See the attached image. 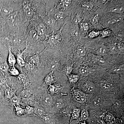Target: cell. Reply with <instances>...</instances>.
Masks as SVG:
<instances>
[{"mask_svg": "<svg viewBox=\"0 0 124 124\" xmlns=\"http://www.w3.org/2000/svg\"><path fill=\"white\" fill-rule=\"evenodd\" d=\"M24 8L26 14L27 16L31 17L33 16V11L26 3L24 4Z\"/></svg>", "mask_w": 124, "mask_h": 124, "instance_id": "cell-5", "label": "cell"}, {"mask_svg": "<svg viewBox=\"0 0 124 124\" xmlns=\"http://www.w3.org/2000/svg\"><path fill=\"white\" fill-rule=\"evenodd\" d=\"M59 89L58 88L56 87H55L53 85H50L48 89L49 91L51 93H55L59 91Z\"/></svg>", "mask_w": 124, "mask_h": 124, "instance_id": "cell-24", "label": "cell"}, {"mask_svg": "<svg viewBox=\"0 0 124 124\" xmlns=\"http://www.w3.org/2000/svg\"><path fill=\"white\" fill-rule=\"evenodd\" d=\"M121 103L120 101H117L114 104V107L115 109H117L120 106Z\"/></svg>", "mask_w": 124, "mask_h": 124, "instance_id": "cell-42", "label": "cell"}, {"mask_svg": "<svg viewBox=\"0 0 124 124\" xmlns=\"http://www.w3.org/2000/svg\"><path fill=\"white\" fill-rule=\"evenodd\" d=\"M32 90H25L23 92V96L25 98H27L31 96L32 94Z\"/></svg>", "mask_w": 124, "mask_h": 124, "instance_id": "cell-25", "label": "cell"}, {"mask_svg": "<svg viewBox=\"0 0 124 124\" xmlns=\"http://www.w3.org/2000/svg\"><path fill=\"white\" fill-rule=\"evenodd\" d=\"M46 32V28L43 24L39 25L37 27V33L38 35L41 36L44 35Z\"/></svg>", "mask_w": 124, "mask_h": 124, "instance_id": "cell-10", "label": "cell"}, {"mask_svg": "<svg viewBox=\"0 0 124 124\" xmlns=\"http://www.w3.org/2000/svg\"><path fill=\"white\" fill-rule=\"evenodd\" d=\"M16 61H17L18 64L21 67H24L25 65L24 60L21 56H18Z\"/></svg>", "mask_w": 124, "mask_h": 124, "instance_id": "cell-19", "label": "cell"}, {"mask_svg": "<svg viewBox=\"0 0 124 124\" xmlns=\"http://www.w3.org/2000/svg\"><path fill=\"white\" fill-rule=\"evenodd\" d=\"M111 32L109 29H106L104 30L102 32V37H105L108 36L110 35Z\"/></svg>", "mask_w": 124, "mask_h": 124, "instance_id": "cell-32", "label": "cell"}, {"mask_svg": "<svg viewBox=\"0 0 124 124\" xmlns=\"http://www.w3.org/2000/svg\"><path fill=\"white\" fill-rule=\"evenodd\" d=\"M43 102L45 104L47 105H50L52 104L53 102L52 97L50 94L45 93L43 95L42 97Z\"/></svg>", "mask_w": 124, "mask_h": 124, "instance_id": "cell-4", "label": "cell"}, {"mask_svg": "<svg viewBox=\"0 0 124 124\" xmlns=\"http://www.w3.org/2000/svg\"><path fill=\"white\" fill-rule=\"evenodd\" d=\"M81 19L80 17L78 15H76V16L73 19V23L75 24H78L81 22Z\"/></svg>", "mask_w": 124, "mask_h": 124, "instance_id": "cell-33", "label": "cell"}, {"mask_svg": "<svg viewBox=\"0 0 124 124\" xmlns=\"http://www.w3.org/2000/svg\"><path fill=\"white\" fill-rule=\"evenodd\" d=\"M124 66H118L114 67L113 71L116 72H121L124 70Z\"/></svg>", "mask_w": 124, "mask_h": 124, "instance_id": "cell-28", "label": "cell"}, {"mask_svg": "<svg viewBox=\"0 0 124 124\" xmlns=\"http://www.w3.org/2000/svg\"><path fill=\"white\" fill-rule=\"evenodd\" d=\"M70 16L67 13L64 12H59L56 13L55 15V18L56 20L60 21H62L64 20L66 17Z\"/></svg>", "mask_w": 124, "mask_h": 124, "instance_id": "cell-8", "label": "cell"}, {"mask_svg": "<svg viewBox=\"0 0 124 124\" xmlns=\"http://www.w3.org/2000/svg\"><path fill=\"white\" fill-rule=\"evenodd\" d=\"M58 66V64L56 62H53L50 65V68L52 70H54L56 69Z\"/></svg>", "mask_w": 124, "mask_h": 124, "instance_id": "cell-34", "label": "cell"}, {"mask_svg": "<svg viewBox=\"0 0 124 124\" xmlns=\"http://www.w3.org/2000/svg\"><path fill=\"white\" fill-rule=\"evenodd\" d=\"M98 20V15H96L94 16V17L93 18V19L92 20V22L93 23H96L97 22Z\"/></svg>", "mask_w": 124, "mask_h": 124, "instance_id": "cell-44", "label": "cell"}, {"mask_svg": "<svg viewBox=\"0 0 124 124\" xmlns=\"http://www.w3.org/2000/svg\"><path fill=\"white\" fill-rule=\"evenodd\" d=\"M74 99L76 101L80 103H83L85 102L86 100V98L85 96L80 95L78 93H76L74 95Z\"/></svg>", "mask_w": 124, "mask_h": 124, "instance_id": "cell-7", "label": "cell"}, {"mask_svg": "<svg viewBox=\"0 0 124 124\" xmlns=\"http://www.w3.org/2000/svg\"><path fill=\"white\" fill-rule=\"evenodd\" d=\"M27 66L29 70H32L35 68V64L32 61L29 60L27 62Z\"/></svg>", "mask_w": 124, "mask_h": 124, "instance_id": "cell-21", "label": "cell"}, {"mask_svg": "<svg viewBox=\"0 0 124 124\" xmlns=\"http://www.w3.org/2000/svg\"><path fill=\"white\" fill-rule=\"evenodd\" d=\"M72 70V66H67L65 68V72L67 75H69Z\"/></svg>", "mask_w": 124, "mask_h": 124, "instance_id": "cell-29", "label": "cell"}, {"mask_svg": "<svg viewBox=\"0 0 124 124\" xmlns=\"http://www.w3.org/2000/svg\"><path fill=\"white\" fill-rule=\"evenodd\" d=\"M5 94L6 96L8 98H12L13 96V93L9 89H7L5 91Z\"/></svg>", "mask_w": 124, "mask_h": 124, "instance_id": "cell-35", "label": "cell"}, {"mask_svg": "<svg viewBox=\"0 0 124 124\" xmlns=\"http://www.w3.org/2000/svg\"><path fill=\"white\" fill-rule=\"evenodd\" d=\"M80 74L84 76H87L89 74L88 70L85 67H81L79 69Z\"/></svg>", "mask_w": 124, "mask_h": 124, "instance_id": "cell-13", "label": "cell"}, {"mask_svg": "<svg viewBox=\"0 0 124 124\" xmlns=\"http://www.w3.org/2000/svg\"><path fill=\"white\" fill-rule=\"evenodd\" d=\"M30 37L33 38V39L37 40L38 38V36L37 32L35 30H32L30 32Z\"/></svg>", "mask_w": 124, "mask_h": 124, "instance_id": "cell-22", "label": "cell"}, {"mask_svg": "<svg viewBox=\"0 0 124 124\" xmlns=\"http://www.w3.org/2000/svg\"><path fill=\"white\" fill-rule=\"evenodd\" d=\"M1 13L5 15H8L10 14L13 11V8L11 7H4L1 9Z\"/></svg>", "mask_w": 124, "mask_h": 124, "instance_id": "cell-9", "label": "cell"}, {"mask_svg": "<svg viewBox=\"0 0 124 124\" xmlns=\"http://www.w3.org/2000/svg\"><path fill=\"white\" fill-rule=\"evenodd\" d=\"M85 124V123H82V124Z\"/></svg>", "mask_w": 124, "mask_h": 124, "instance_id": "cell-47", "label": "cell"}, {"mask_svg": "<svg viewBox=\"0 0 124 124\" xmlns=\"http://www.w3.org/2000/svg\"><path fill=\"white\" fill-rule=\"evenodd\" d=\"M8 65L6 62H3L0 64V70L3 72H6L9 70Z\"/></svg>", "mask_w": 124, "mask_h": 124, "instance_id": "cell-18", "label": "cell"}, {"mask_svg": "<svg viewBox=\"0 0 124 124\" xmlns=\"http://www.w3.org/2000/svg\"><path fill=\"white\" fill-rule=\"evenodd\" d=\"M79 79V77L75 74H71L69 75V80L72 83H75L77 82Z\"/></svg>", "mask_w": 124, "mask_h": 124, "instance_id": "cell-15", "label": "cell"}, {"mask_svg": "<svg viewBox=\"0 0 124 124\" xmlns=\"http://www.w3.org/2000/svg\"><path fill=\"white\" fill-rule=\"evenodd\" d=\"M77 52L78 55L81 56H84L86 54L85 50L84 47L79 46L77 49Z\"/></svg>", "mask_w": 124, "mask_h": 124, "instance_id": "cell-11", "label": "cell"}, {"mask_svg": "<svg viewBox=\"0 0 124 124\" xmlns=\"http://www.w3.org/2000/svg\"><path fill=\"white\" fill-rule=\"evenodd\" d=\"M124 9L122 7H117L114 8L111 10V12H112L116 13H121L124 12Z\"/></svg>", "mask_w": 124, "mask_h": 124, "instance_id": "cell-27", "label": "cell"}, {"mask_svg": "<svg viewBox=\"0 0 124 124\" xmlns=\"http://www.w3.org/2000/svg\"><path fill=\"white\" fill-rule=\"evenodd\" d=\"M108 49L104 45L100 46L97 50V53L98 56H104L107 54Z\"/></svg>", "mask_w": 124, "mask_h": 124, "instance_id": "cell-3", "label": "cell"}, {"mask_svg": "<svg viewBox=\"0 0 124 124\" xmlns=\"http://www.w3.org/2000/svg\"><path fill=\"white\" fill-rule=\"evenodd\" d=\"M8 64L10 67H14L16 62V59L15 56L10 49L9 50V54L8 58Z\"/></svg>", "mask_w": 124, "mask_h": 124, "instance_id": "cell-2", "label": "cell"}, {"mask_svg": "<svg viewBox=\"0 0 124 124\" xmlns=\"http://www.w3.org/2000/svg\"><path fill=\"white\" fill-rule=\"evenodd\" d=\"M112 119V117L111 116H110V115H108V117H107V120L109 121L111 120Z\"/></svg>", "mask_w": 124, "mask_h": 124, "instance_id": "cell-45", "label": "cell"}, {"mask_svg": "<svg viewBox=\"0 0 124 124\" xmlns=\"http://www.w3.org/2000/svg\"><path fill=\"white\" fill-rule=\"evenodd\" d=\"M35 111L36 112L40 114H42L44 113V110L41 107L36 108L35 109Z\"/></svg>", "mask_w": 124, "mask_h": 124, "instance_id": "cell-38", "label": "cell"}, {"mask_svg": "<svg viewBox=\"0 0 124 124\" xmlns=\"http://www.w3.org/2000/svg\"><path fill=\"white\" fill-rule=\"evenodd\" d=\"M121 19V18L120 17H114L113 18H112L110 19L108 23L110 24H114L117 22H119Z\"/></svg>", "mask_w": 124, "mask_h": 124, "instance_id": "cell-26", "label": "cell"}, {"mask_svg": "<svg viewBox=\"0 0 124 124\" xmlns=\"http://www.w3.org/2000/svg\"><path fill=\"white\" fill-rule=\"evenodd\" d=\"M95 59L96 61L100 64H104L105 62L104 58L100 56H98V55L96 56L95 57Z\"/></svg>", "mask_w": 124, "mask_h": 124, "instance_id": "cell-20", "label": "cell"}, {"mask_svg": "<svg viewBox=\"0 0 124 124\" xmlns=\"http://www.w3.org/2000/svg\"><path fill=\"white\" fill-rule=\"evenodd\" d=\"M88 112L85 110H84L82 111L81 113V117L82 119L84 120H86L88 118Z\"/></svg>", "mask_w": 124, "mask_h": 124, "instance_id": "cell-31", "label": "cell"}, {"mask_svg": "<svg viewBox=\"0 0 124 124\" xmlns=\"http://www.w3.org/2000/svg\"><path fill=\"white\" fill-rule=\"evenodd\" d=\"M81 28L85 31H87L89 29L88 25L87 23H82Z\"/></svg>", "mask_w": 124, "mask_h": 124, "instance_id": "cell-39", "label": "cell"}, {"mask_svg": "<svg viewBox=\"0 0 124 124\" xmlns=\"http://www.w3.org/2000/svg\"><path fill=\"white\" fill-rule=\"evenodd\" d=\"M1 57L0 55V64L1 63Z\"/></svg>", "mask_w": 124, "mask_h": 124, "instance_id": "cell-46", "label": "cell"}, {"mask_svg": "<svg viewBox=\"0 0 124 124\" xmlns=\"http://www.w3.org/2000/svg\"><path fill=\"white\" fill-rule=\"evenodd\" d=\"M64 105V102L62 100L59 99L58 100L55 104V106L57 108H61L63 107Z\"/></svg>", "mask_w": 124, "mask_h": 124, "instance_id": "cell-23", "label": "cell"}, {"mask_svg": "<svg viewBox=\"0 0 124 124\" xmlns=\"http://www.w3.org/2000/svg\"><path fill=\"white\" fill-rule=\"evenodd\" d=\"M100 85L103 89L106 91H110L112 89V87L110 85L105 82H100Z\"/></svg>", "mask_w": 124, "mask_h": 124, "instance_id": "cell-12", "label": "cell"}, {"mask_svg": "<svg viewBox=\"0 0 124 124\" xmlns=\"http://www.w3.org/2000/svg\"><path fill=\"white\" fill-rule=\"evenodd\" d=\"M19 98L16 97H13L11 99V103L13 104H17L20 102Z\"/></svg>", "mask_w": 124, "mask_h": 124, "instance_id": "cell-36", "label": "cell"}, {"mask_svg": "<svg viewBox=\"0 0 124 124\" xmlns=\"http://www.w3.org/2000/svg\"><path fill=\"white\" fill-rule=\"evenodd\" d=\"M63 4H64V7L65 8L68 7L70 6L71 4L72 1L70 0H65L63 1Z\"/></svg>", "mask_w": 124, "mask_h": 124, "instance_id": "cell-37", "label": "cell"}, {"mask_svg": "<svg viewBox=\"0 0 124 124\" xmlns=\"http://www.w3.org/2000/svg\"><path fill=\"white\" fill-rule=\"evenodd\" d=\"M85 88L87 91L92 92L95 90V86L92 82H87L85 85Z\"/></svg>", "mask_w": 124, "mask_h": 124, "instance_id": "cell-6", "label": "cell"}, {"mask_svg": "<svg viewBox=\"0 0 124 124\" xmlns=\"http://www.w3.org/2000/svg\"><path fill=\"white\" fill-rule=\"evenodd\" d=\"M45 81L48 84H51L52 83L53 81V76L52 72L50 73L49 74L47 75L45 78Z\"/></svg>", "mask_w": 124, "mask_h": 124, "instance_id": "cell-14", "label": "cell"}, {"mask_svg": "<svg viewBox=\"0 0 124 124\" xmlns=\"http://www.w3.org/2000/svg\"><path fill=\"white\" fill-rule=\"evenodd\" d=\"M55 20L53 19H50L47 20V24L49 25H52L55 23Z\"/></svg>", "mask_w": 124, "mask_h": 124, "instance_id": "cell-43", "label": "cell"}, {"mask_svg": "<svg viewBox=\"0 0 124 124\" xmlns=\"http://www.w3.org/2000/svg\"><path fill=\"white\" fill-rule=\"evenodd\" d=\"M9 71L10 74L13 76H17L19 75V72L15 67H10V69H9Z\"/></svg>", "mask_w": 124, "mask_h": 124, "instance_id": "cell-17", "label": "cell"}, {"mask_svg": "<svg viewBox=\"0 0 124 124\" xmlns=\"http://www.w3.org/2000/svg\"><path fill=\"white\" fill-rule=\"evenodd\" d=\"M79 116V113L77 111H74L73 113L72 117L73 118L75 119H77Z\"/></svg>", "mask_w": 124, "mask_h": 124, "instance_id": "cell-41", "label": "cell"}, {"mask_svg": "<svg viewBox=\"0 0 124 124\" xmlns=\"http://www.w3.org/2000/svg\"><path fill=\"white\" fill-rule=\"evenodd\" d=\"M65 24V23H64L60 30L54 31L50 34L45 35V40L41 42L45 47L44 52L46 49L59 48L62 46L64 39L62 31Z\"/></svg>", "mask_w": 124, "mask_h": 124, "instance_id": "cell-1", "label": "cell"}, {"mask_svg": "<svg viewBox=\"0 0 124 124\" xmlns=\"http://www.w3.org/2000/svg\"><path fill=\"white\" fill-rule=\"evenodd\" d=\"M18 79L20 82H23L25 81L26 78L24 74H20L18 75Z\"/></svg>", "mask_w": 124, "mask_h": 124, "instance_id": "cell-40", "label": "cell"}, {"mask_svg": "<svg viewBox=\"0 0 124 124\" xmlns=\"http://www.w3.org/2000/svg\"><path fill=\"white\" fill-rule=\"evenodd\" d=\"M99 34V32H96V31H92L89 34V37L91 38H93L96 37L98 36Z\"/></svg>", "mask_w": 124, "mask_h": 124, "instance_id": "cell-30", "label": "cell"}, {"mask_svg": "<svg viewBox=\"0 0 124 124\" xmlns=\"http://www.w3.org/2000/svg\"><path fill=\"white\" fill-rule=\"evenodd\" d=\"M103 102L102 98L100 97H97L93 100V103L94 105L96 107L100 106Z\"/></svg>", "mask_w": 124, "mask_h": 124, "instance_id": "cell-16", "label": "cell"}]
</instances>
